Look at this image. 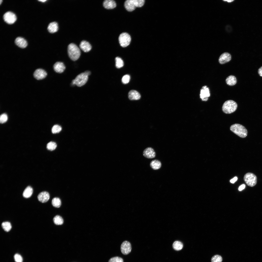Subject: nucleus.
Instances as JSON below:
<instances>
[{"label":"nucleus","mask_w":262,"mask_h":262,"mask_svg":"<svg viewBox=\"0 0 262 262\" xmlns=\"http://www.w3.org/2000/svg\"><path fill=\"white\" fill-rule=\"evenodd\" d=\"M68 53L70 58L73 61L77 60L81 55V51L79 48L74 44H69L68 47Z\"/></svg>","instance_id":"nucleus-1"},{"label":"nucleus","mask_w":262,"mask_h":262,"mask_svg":"<svg viewBox=\"0 0 262 262\" xmlns=\"http://www.w3.org/2000/svg\"><path fill=\"white\" fill-rule=\"evenodd\" d=\"M230 129L231 131L241 138H245L247 135V130L240 124L236 123L233 124L230 126Z\"/></svg>","instance_id":"nucleus-2"},{"label":"nucleus","mask_w":262,"mask_h":262,"mask_svg":"<svg viewBox=\"0 0 262 262\" xmlns=\"http://www.w3.org/2000/svg\"><path fill=\"white\" fill-rule=\"evenodd\" d=\"M145 1L144 0H127L125 2L124 7L127 11H131L136 7H141L143 6Z\"/></svg>","instance_id":"nucleus-3"},{"label":"nucleus","mask_w":262,"mask_h":262,"mask_svg":"<svg viewBox=\"0 0 262 262\" xmlns=\"http://www.w3.org/2000/svg\"><path fill=\"white\" fill-rule=\"evenodd\" d=\"M237 104L234 101L228 100L225 101L223 104L222 109L225 113L229 114L235 112L237 107Z\"/></svg>","instance_id":"nucleus-4"},{"label":"nucleus","mask_w":262,"mask_h":262,"mask_svg":"<svg viewBox=\"0 0 262 262\" xmlns=\"http://www.w3.org/2000/svg\"><path fill=\"white\" fill-rule=\"evenodd\" d=\"M88 76L84 72L81 73L72 80V84L73 85H76L78 87H81L86 83L88 80Z\"/></svg>","instance_id":"nucleus-5"},{"label":"nucleus","mask_w":262,"mask_h":262,"mask_svg":"<svg viewBox=\"0 0 262 262\" xmlns=\"http://www.w3.org/2000/svg\"><path fill=\"white\" fill-rule=\"evenodd\" d=\"M244 179L247 185L251 187L255 186L257 183L256 176L252 173L248 172L244 176Z\"/></svg>","instance_id":"nucleus-6"},{"label":"nucleus","mask_w":262,"mask_h":262,"mask_svg":"<svg viewBox=\"0 0 262 262\" xmlns=\"http://www.w3.org/2000/svg\"><path fill=\"white\" fill-rule=\"evenodd\" d=\"M119 41L120 45L123 47H127L130 44L131 38L127 33H121L119 37Z\"/></svg>","instance_id":"nucleus-7"},{"label":"nucleus","mask_w":262,"mask_h":262,"mask_svg":"<svg viewBox=\"0 0 262 262\" xmlns=\"http://www.w3.org/2000/svg\"><path fill=\"white\" fill-rule=\"evenodd\" d=\"M3 18L6 23L9 24L14 23L16 19L15 15L10 11L6 12L3 16Z\"/></svg>","instance_id":"nucleus-8"},{"label":"nucleus","mask_w":262,"mask_h":262,"mask_svg":"<svg viewBox=\"0 0 262 262\" xmlns=\"http://www.w3.org/2000/svg\"><path fill=\"white\" fill-rule=\"evenodd\" d=\"M131 245L130 242L125 241L122 243L121 246V250L123 254H128L131 252Z\"/></svg>","instance_id":"nucleus-9"},{"label":"nucleus","mask_w":262,"mask_h":262,"mask_svg":"<svg viewBox=\"0 0 262 262\" xmlns=\"http://www.w3.org/2000/svg\"><path fill=\"white\" fill-rule=\"evenodd\" d=\"M200 96L202 101H206L207 100L208 98L210 96V93L209 89L207 86L202 87L200 90Z\"/></svg>","instance_id":"nucleus-10"},{"label":"nucleus","mask_w":262,"mask_h":262,"mask_svg":"<svg viewBox=\"0 0 262 262\" xmlns=\"http://www.w3.org/2000/svg\"><path fill=\"white\" fill-rule=\"evenodd\" d=\"M47 74L46 72L44 70L41 69H38L35 71L33 75L36 79L40 80L45 78Z\"/></svg>","instance_id":"nucleus-11"},{"label":"nucleus","mask_w":262,"mask_h":262,"mask_svg":"<svg viewBox=\"0 0 262 262\" xmlns=\"http://www.w3.org/2000/svg\"><path fill=\"white\" fill-rule=\"evenodd\" d=\"M231 59V55L228 52L222 54L219 57V61L221 64H223L229 62Z\"/></svg>","instance_id":"nucleus-12"},{"label":"nucleus","mask_w":262,"mask_h":262,"mask_svg":"<svg viewBox=\"0 0 262 262\" xmlns=\"http://www.w3.org/2000/svg\"><path fill=\"white\" fill-rule=\"evenodd\" d=\"M143 156L148 158H152L156 156V153L154 150L152 148L148 147L143 151Z\"/></svg>","instance_id":"nucleus-13"},{"label":"nucleus","mask_w":262,"mask_h":262,"mask_svg":"<svg viewBox=\"0 0 262 262\" xmlns=\"http://www.w3.org/2000/svg\"><path fill=\"white\" fill-rule=\"evenodd\" d=\"M50 196L49 193L46 191H43L40 193L38 195L37 198L40 202L44 203L47 202L49 199Z\"/></svg>","instance_id":"nucleus-14"},{"label":"nucleus","mask_w":262,"mask_h":262,"mask_svg":"<svg viewBox=\"0 0 262 262\" xmlns=\"http://www.w3.org/2000/svg\"><path fill=\"white\" fill-rule=\"evenodd\" d=\"M53 68L56 72L60 73H62L64 71L66 68V67L63 63L58 62L54 64Z\"/></svg>","instance_id":"nucleus-15"},{"label":"nucleus","mask_w":262,"mask_h":262,"mask_svg":"<svg viewBox=\"0 0 262 262\" xmlns=\"http://www.w3.org/2000/svg\"><path fill=\"white\" fill-rule=\"evenodd\" d=\"M128 97L131 100H137L140 98L141 95L137 91L134 90H131L128 93Z\"/></svg>","instance_id":"nucleus-16"},{"label":"nucleus","mask_w":262,"mask_h":262,"mask_svg":"<svg viewBox=\"0 0 262 262\" xmlns=\"http://www.w3.org/2000/svg\"><path fill=\"white\" fill-rule=\"evenodd\" d=\"M15 43L20 48H24L27 45L26 41L23 38L18 37L15 39Z\"/></svg>","instance_id":"nucleus-17"},{"label":"nucleus","mask_w":262,"mask_h":262,"mask_svg":"<svg viewBox=\"0 0 262 262\" xmlns=\"http://www.w3.org/2000/svg\"><path fill=\"white\" fill-rule=\"evenodd\" d=\"M80 48L85 52L90 51L91 49V46L88 42L83 41L81 42L80 45Z\"/></svg>","instance_id":"nucleus-18"},{"label":"nucleus","mask_w":262,"mask_h":262,"mask_svg":"<svg viewBox=\"0 0 262 262\" xmlns=\"http://www.w3.org/2000/svg\"><path fill=\"white\" fill-rule=\"evenodd\" d=\"M104 7L107 9H112L116 7V4L115 1L112 0H106L103 3Z\"/></svg>","instance_id":"nucleus-19"},{"label":"nucleus","mask_w":262,"mask_h":262,"mask_svg":"<svg viewBox=\"0 0 262 262\" xmlns=\"http://www.w3.org/2000/svg\"><path fill=\"white\" fill-rule=\"evenodd\" d=\"M47 29L49 32L53 33L57 32L58 29L57 23L56 22L50 23Z\"/></svg>","instance_id":"nucleus-20"},{"label":"nucleus","mask_w":262,"mask_h":262,"mask_svg":"<svg viewBox=\"0 0 262 262\" xmlns=\"http://www.w3.org/2000/svg\"><path fill=\"white\" fill-rule=\"evenodd\" d=\"M226 83L229 86H233L236 84L237 80L236 77L233 75H230L227 77L226 80Z\"/></svg>","instance_id":"nucleus-21"},{"label":"nucleus","mask_w":262,"mask_h":262,"mask_svg":"<svg viewBox=\"0 0 262 262\" xmlns=\"http://www.w3.org/2000/svg\"><path fill=\"white\" fill-rule=\"evenodd\" d=\"M150 165L151 168L153 169L156 170L160 169L161 166V162L159 161L155 160H152L150 164Z\"/></svg>","instance_id":"nucleus-22"},{"label":"nucleus","mask_w":262,"mask_h":262,"mask_svg":"<svg viewBox=\"0 0 262 262\" xmlns=\"http://www.w3.org/2000/svg\"><path fill=\"white\" fill-rule=\"evenodd\" d=\"M33 191L32 188L30 186H28L24 190L23 194V196L25 198H29L32 195Z\"/></svg>","instance_id":"nucleus-23"},{"label":"nucleus","mask_w":262,"mask_h":262,"mask_svg":"<svg viewBox=\"0 0 262 262\" xmlns=\"http://www.w3.org/2000/svg\"><path fill=\"white\" fill-rule=\"evenodd\" d=\"M1 226L3 229L7 232L9 231L12 228L11 223L8 221L3 222L1 224Z\"/></svg>","instance_id":"nucleus-24"},{"label":"nucleus","mask_w":262,"mask_h":262,"mask_svg":"<svg viewBox=\"0 0 262 262\" xmlns=\"http://www.w3.org/2000/svg\"><path fill=\"white\" fill-rule=\"evenodd\" d=\"M183 244L180 242L178 241H175L173 244V247L174 249L176 250H181L183 247Z\"/></svg>","instance_id":"nucleus-25"},{"label":"nucleus","mask_w":262,"mask_h":262,"mask_svg":"<svg viewBox=\"0 0 262 262\" xmlns=\"http://www.w3.org/2000/svg\"><path fill=\"white\" fill-rule=\"evenodd\" d=\"M54 223L57 225H61L62 224L64 221L62 218L59 215H56L53 219Z\"/></svg>","instance_id":"nucleus-26"},{"label":"nucleus","mask_w":262,"mask_h":262,"mask_svg":"<svg viewBox=\"0 0 262 262\" xmlns=\"http://www.w3.org/2000/svg\"><path fill=\"white\" fill-rule=\"evenodd\" d=\"M52 204L54 207L56 208L60 207L61 205L60 199L57 197H55L52 200Z\"/></svg>","instance_id":"nucleus-27"},{"label":"nucleus","mask_w":262,"mask_h":262,"mask_svg":"<svg viewBox=\"0 0 262 262\" xmlns=\"http://www.w3.org/2000/svg\"><path fill=\"white\" fill-rule=\"evenodd\" d=\"M115 66L117 68H120L123 66L124 63L123 60L120 58L117 57L115 58Z\"/></svg>","instance_id":"nucleus-28"},{"label":"nucleus","mask_w":262,"mask_h":262,"mask_svg":"<svg viewBox=\"0 0 262 262\" xmlns=\"http://www.w3.org/2000/svg\"><path fill=\"white\" fill-rule=\"evenodd\" d=\"M57 145L56 143L52 141H51L48 143L47 146V149L53 151L56 148Z\"/></svg>","instance_id":"nucleus-29"},{"label":"nucleus","mask_w":262,"mask_h":262,"mask_svg":"<svg viewBox=\"0 0 262 262\" xmlns=\"http://www.w3.org/2000/svg\"><path fill=\"white\" fill-rule=\"evenodd\" d=\"M61 130L62 128L60 126L55 125L52 127L51 131L52 133L55 134L59 132Z\"/></svg>","instance_id":"nucleus-30"},{"label":"nucleus","mask_w":262,"mask_h":262,"mask_svg":"<svg viewBox=\"0 0 262 262\" xmlns=\"http://www.w3.org/2000/svg\"><path fill=\"white\" fill-rule=\"evenodd\" d=\"M222 260V258L221 256L218 255H216L212 257L211 261L212 262H221Z\"/></svg>","instance_id":"nucleus-31"},{"label":"nucleus","mask_w":262,"mask_h":262,"mask_svg":"<svg viewBox=\"0 0 262 262\" xmlns=\"http://www.w3.org/2000/svg\"><path fill=\"white\" fill-rule=\"evenodd\" d=\"M108 262H123V259L119 257H115L111 258Z\"/></svg>","instance_id":"nucleus-32"},{"label":"nucleus","mask_w":262,"mask_h":262,"mask_svg":"<svg viewBox=\"0 0 262 262\" xmlns=\"http://www.w3.org/2000/svg\"><path fill=\"white\" fill-rule=\"evenodd\" d=\"M130 79V76L128 74H126L123 76L122 79V81L123 83L126 84L129 82Z\"/></svg>","instance_id":"nucleus-33"},{"label":"nucleus","mask_w":262,"mask_h":262,"mask_svg":"<svg viewBox=\"0 0 262 262\" xmlns=\"http://www.w3.org/2000/svg\"><path fill=\"white\" fill-rule=\"evenodd\" d=\"M8 117L7 115L5 113L1 115L0 116V122L3 123L6 122L7 120Z\"/></svg>","instance_id":"nucleus-34"},{"label":"nucleus","mask_w":262,"mask_h":262,"mask_svg":"<svg viewBox=\"0 0 262 262\" xmlns=\"http://www.w3.org/2000/svg\"><path fill=\"white\" fill-rule=\"evenodd\" d=\"M14 258L16 262H22L23 259L22 256L19 254H16L14 256Z\"/></svg>","instance_id":"nucleus-35"},{"label":"nucleus","mask_w":262,"mask_h":262,"mask_svg":"<svg viewBox=\"0 0 262 262\" xmlns=\"http://www.w3.org/2000/svg\"><path fill=\"white\" fill-rule=\"evenodd\" d=\"M258 73L260 76L262 77V66L258 69Z\"/></svg>","instance_id":"nucleus-36"},{"label":"nucleus","mask_w":262,"mask_h":262,"mask_svg":"<svg viewBox=\"0 0 262 262\" xmlns=\"http://www.w3.org/2000/svg\"><path fill=\"white\" fill-rule=\"evenodd\" d=\"M245 187V185L244 184H243L240 185L238 188V190L240 191H242L244 189Z\"/></svg>","instance_id":"nucleus-37"},{"label":"nucleus","mask_w":262,"mask_h":262,"mask_svg":"<svg viewBox=\"0 0 262 262\" xmlns=\"http://www.w3.org/2000/svg\"><path fill=\"white\" fill-rule=\"evenodd\" d=\"M237 177H235L230 180V182L231 183H234L237 180Z\"/></svg>","instance_id":"nucleus-38"},{"label":"nucleus","mask_w":262,"mask_h":262,"mask_svg":"<svg viewBox=\"0 0 262 262\" xmlns=\"http://www.w3.org/2000/svg\"><path fill=\"white\" fill-rule=\"evenodd\" d=\"M84 72L88 76L90 75L91 74L90 72L88 71H86L85 72Z\"/></svg>","instance_id":"nucleus-39"},{"label":"nucleus","mask_w":262,"mask_h":262,"mask_svg":"<svg viewBox=\"0 0 262 262\" xmlns=\"http://www.w3.org/2000/svg\"><path fill=\"white\" fill-rule=\"evenodd\" d=\"M223 1H227L228 2H232V1H234V0H224Z\"/></svg>","instance_id":"nucleus-40"},{"label":"nucleus","mask_w":262,"mask_h":262,"mask_svg":"<svg viewBox=\"0 0 262 262\" xmlns=\"http://www.w3.org/2000/svg\"><path fill=\"white\" fill-rule=\"evenodd\" d=\"M38 0L39 1H41V2H44L45 1H46V0Z\"/></svg>","instance_id":"nucleus-41"},{"label":"nucleus","mask_w":262,"mask_h":262,"mask_svg":"<svg viewBox=\"0 0 262 262\" xmlns=\"http://www.w3.org/2000/svg\"><path fill=\"white\" fill-rule=\"evenodd\" d=\"M0 4H1V2H2V0H0Z\"/></svg>","instance_id":"nucleus-42"}]
</instances>
